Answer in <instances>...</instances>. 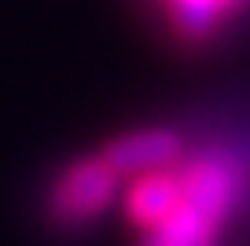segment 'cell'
<instances>
[{"label": "cell", "instance_id": "cell-1", "mask_svg": "<svg viewBox=\"0 0 250 246\" xmlns=\"http://www.w3.org/2000/svg\"><path fill=\"white\" fill-rule=\"evenodd\" d=\"M118 173L107 158H81L62 173L52 187V213L62 224H88L118 199Z\"/></svg>", "mask_w": 250, "mask_h": 246}, {"label": "cell", "instance_id": "cell-2", "mask_svg": "<svg viewBox=\"0 0 250 246\" xmlns=\"http://www.w3.org/2000/svg\"><path fill=\"white\" fill-rule=\"evenodd\" d=\"M180 154H184V144L173 129H136L118 136L103 151V158L118 177H144L158 169H177Z\"/></svg>", "mask_w": 250, "mask_h": 246}, {"label": "cell", "instance_id": "cell-3", "mask_svg": "<svg viewBox=\"0 0 250 246\" xmlns=\"http://www.w3.org/2000/svg\"><path fill=\"white\" fill-rule=\"evenodd\" d=\"M180 180H184V202L191 209H199L203 217H210L217 224L228 221L235 199H239V173H235L232 162L213 158V154L199 158L180 169Z\"/></svg>", "mask_w": 250, "mask_h": 246}, {"label": "cell", "instance_id": "cell-4", "mask_svg": "<svg viewBox=\"0 0 250 246\" xmlns=\"http://www.w3.org/2000/svg\"><path fill=\"white\" fill-rule=\"evenodd\" d=\"M184 202V180L180 169H158L133 177V187L125 191V213L133 217L144 231L158 228L162 221H169Z\"/></svg>", "mask_w": 250, "mask_h": 246}, {"label": "cell", "instance_id": "cell-5", "mask_svg": "<svg viewBox=\"0 0 250 246\" xmlns=\"http://www.w3.org/2000/svg\"><path fill=\"white\" fill-rule=\"evenodd\" d=\"M217 231H221L217 221H210L188 202H180V209L169 221L144 231L140 246H217Z\"/></svg>", "mask_w": 250, "mask_h": 246}, {"label": "cell", "instance_id": "cell-6", "mask_svg": "<svg viewBox=\"0 0 250 246\" xmlns=\"http://www.w3.org/2000/svg\"><path fill=\"white\" fill-rule=\"evenodd\" d=\"M247 4L250 0H166V11L184 37L199 41V37H210L228 15H235Z\"/></svg>", "mask_w": 250, "mask_h": 246}]
</instances>
